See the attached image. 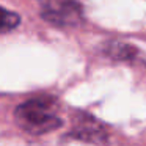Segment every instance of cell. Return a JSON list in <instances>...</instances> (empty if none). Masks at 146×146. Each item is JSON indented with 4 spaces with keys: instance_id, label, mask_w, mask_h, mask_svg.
Segmentation results:
<instances>
[{
    "instance_id": "1",
    "label": "cell",
    "mask_w": 146,
    "mask_h": 146,
    "mask_svg": "<svg viewBox=\"0 0 146 146\" xmlns=\"http://www.w3.org/2000/svg\"><path fill=\"white\" fill-rule=\"evenodd\" d=\"M17 126L32 135H42L63 126L58 105L52 98H33L17 105L14 111Z\"/></svg>"
},
{
    "instance_id": "2",
    "label": "cell",
    "mask_w": 146,
    "mask_h": 146,
    "mask_svg": "<svg viewBox=\"0 0 146 146\" xmlns=\"http://www.w3.org/2000/svg\"><path fill=\"white\" fill-rule=\"evenodd\" d=\"M41 17L57 27H77L83 21V10L77 0H36Z\"/></svg>"
},
{
    "instance_id": "3",
    "label": "cell",
    "mask_w": 146,
    "mask_h": 146,
    "mask_svg": "<svg viewBox=\"0 0 146 146\" xmlns=\"http://www.w3.org/2000/svg\"><path fill=\"white\" fill-rule=\"evenodd\" d=\"M21 24V16L14 11L0 7V33H8L17 29Z\"/></svg>"
},
{
    "instance_id": "4",
    "label": "cell",
    "mask_w": 146,
    "mask_h": 146,
    "mask_svg": "<svg viewBox=\"0 0 146 146\" xmlns=\"http://www.w3.org/2000/svg\"><path fill=\"white\" fill-rule=\"evenodd\" d=\"M107 54L116 60H127L135 55V49H132L130 46L121 44V42H113V44L107 46Z\"/></svg>"
},
{
    "instance_id": "5",
    "label": "cell",
    "mask_w": 146,
    "mask_h": 146,
    "mask_svg": "<svg viewBox=\"0 0 146 146\" xmlns=\"http://www.w3.org/2000/svg\"><path fill=\"white\" fill-rule=\"evenodd\" d=\"M83 126H85V127H82V130H83V132L80 133V137H82V140H83V137L86 135V132H88V127H90L88 124H83ZM102 135H104V133H102L101 127H96V129H94V132L91 133V138H93V140H99Z\"/></svg>"
}]
</instances>
